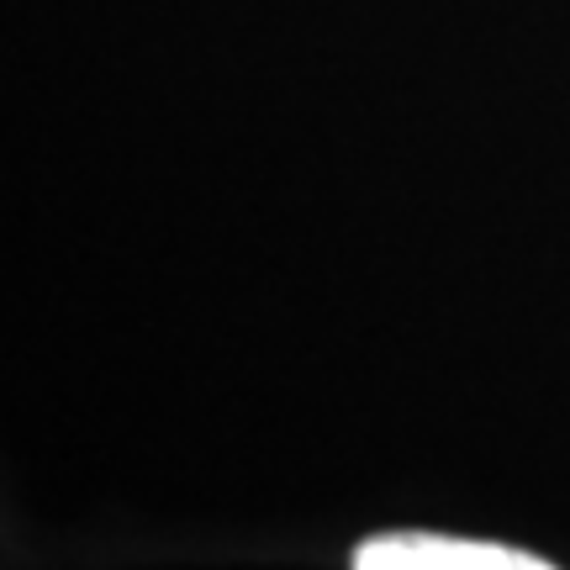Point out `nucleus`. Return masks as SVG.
<instances>
[{"label": "nucleus", "instance_id": "1", "mask_svg": "<svg viewBox=\"0 0 570 570\" xmlns=\"http://www.w3.org/2000/svg\"><path fill=\"white\" fill-rule=\"evenodd\" d=\"M354 570H554L550 560L502 544H470L444 533H375L354 550Z\"/></svg>", "mask_w": 570, "mask_h": 570}]
</instances>
